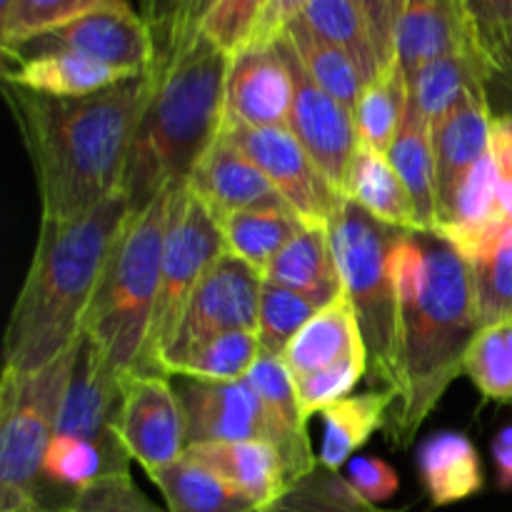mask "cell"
Wrapping results in <instances>:
<instances>
[{
  "label": "cell",
  "mask_w": 512,
  "mask_h": 512,
  "mask_svg": "<svg viewBox=\"0 0 512 512\" xmlns=\"http://www.w3.org/2000/svg\"><path fill=\"white\" fill-rule=\"evenodd\" d=\"M83 340V335H80ZM80 340L30 373L3 370L0 378V512L48 508L43 460L58 435L60 410Z\"/></svg>",
  "instance_id": "52a82bcc"
},
{
  "label": "cell",
  "mask_w": 512,
  "mask_h": 512,
  "mask_svg": "<svg viewBox=\"0 0 512 512\" xmlns=\"http://www.w3.org/2000/svg\"><path fill=\"white\" fill-rule=\"evenodd\" d=\"M178 393L183 403L188 445L268 440L263 408L248 380H185Z\"/></svg>",
  "instance_id": "e0dca14e"
},
{
  "label": "cell",
  "mask_w": 512,
  "mask_h": 512,
  "mask_svg": "<svg viewBox=\"0 0 512 512\" xmlns=\"http://www.w3.org/2000/svg\"><path fill=\"white\" fill-rule=\"evenodd\" d=\"M218 225L225 240V250L258 270L260 275L273 263L275 255L288 248L305 228L303 220L280 195L253 205V208L238 210L220 220Z\"/></svg>",
  "instance_id": "484cf974"
},
{
  "label": "cell",
  "mask_w": 512,
  "mask_h": 512,
  "mask_svg": "<svg viewBox=\"0 0 512 512\" xmlns=\"http://www.w3.org/2000/svg\"><path fill=\"white\" fill-rule=\"evenodd\" d=\"M470 48L485 78L512 70V0H463Z\"/></svg>",
  "instance_id": "74e56055"
},
{
  "label": "cell",
  "mask_w": 512,
  "mask_h": 512,
  "mask_svg": "<svg viewBox=\"0 0 512 512\" xmlns=\"http://www.w3.org/2000/svg\"><path fill=\"white\" fill-rule=\"evenodd\" d=\"M395 390L375 388L365 393H353L323 410V445L318 463L323 468L340 473V468L353 460V455L385 428L393 410Z\"/></svg>",
  "instance_id": "4316f807"
},
{
  "label": "cell",
  "mask_w": 512,
  "mask_h": 512,
  "mask_svg": "<svg viewBox=\"0 0 512 512\" xmlns=\"http://www.w3.org/2000/svg\"><path fill=\"white\" fill-rule=\"evenodd\" d=\"M458 53L475 58L465 28L463 0H400L395 58L405 78L433 60Z\"/></svg>",
  "instance_id": "d6986e66"
},
{
  "label": "cell",
  "mask_w": 512,
  "mask_h": 512,
  "mask_svg": "<svg viewBox=\"0 0 512 512\" xmlns=\"http://www.w3.org/2000/svg\"><path fill=\"white\" fill-rule=\"evenodd\" d=\"M195 5H198V0H180V18H178V30H175L173 45H170L168 55H163V58H160L158 63H163V60H168V58H173V55H178L180 50L188 48V45L193 43V40L200 35V33H195V28H193Z\"/></svg>",
  "instance_id": "f5cc1de1"
},
{
  "label": "cell",
  "mask_w": 512,
  "mask_h": 512,
  "mask_svg": "<svg viewBox=\"0 0 512 512\" xmlns=\"http://www.w3.org/2000/svg\"><path fill=\"white\" fill-rule=\"evenodd\" d=\"M38 50H73V53L88 55L98 63L125 70L130 75L150 73L160 55L153 28L140 15V10L133 8L130 0L93 10L63 28L40 35L33 43L3 55V58L38 53Z\"/></svg>",
  "instance_id": "7c38bea8"
},
{
  "label": "cell",
  "mask_w": 512,
  "mask_h": 512,
  "mask_svg": "<svg viewBox=\"0 0 512 512\" xmlns=\"http://www.w3.org/2000/svg\"><path fill=\"white\" fill-rule=\"evenodd\" d=\"M483 68L473 55H445L423 65L408 78L410 103L420 110L430 125L438 123L448 110H453L460 100L473 90L485 88Z\"/></svg>",
  "instance_id": "1f68e13d"
},
{
  "label": "cell",
  "mask_w": 512,
  "mask_h": 512,
  "mask_svg": "<svg viewBox=\"0 0 512 512\" xmlns=\"http://www.w3.org/2000/svg\"><path fill=\"white\" fill-rule=\"evenodd\" d=\"M490 155L498 173L500 205H503L505 218L512 223V113H500L493 118Z\"/></svg>",
  "instance_id": "7dc6e473"
},
{
  "label": "cell",
  "mask_w": 512,
  "mask_h": 512,
  "mask_svg": "<svg viewBox=\"0 0 512 512\" xmlns=\"http://www.w3.org/2000/svg\"><path fill=\"white\" fill-rule=\"evenodd\" d=\"M493 118V105H490L488 85H485L465 95L438 123L430 125L435 183H438V220L450 208L475 165L490 155Z\"/></svg>",
  "instance_id": "2e32d148"
},
{
  "label": "cell",
  "mask_w": 512,
  "mask_h": 512,
  "mask_svg": "<svg viewBox=\"0 0 512 512\" xmlns=\"http://www.w3.org/2000/svg\"><path fill=\"white\" fill-rule=\"evenodd\" d=\"M390 270L400 303V385L385 433L395 448H410L465 373V353L483 325L470 265L438 235L400 233Z\"/></svg>",
  "instance_id": "7a4b0ae2"
},
{
  "label": "cell",
  "mask_w": 512,
  "mask_h": 512,
  "mask_svg": "<svg viewBox=\"0 0 512 512\" xmlns=\"http://www.w3.org/2000/svg\"><path fill=\"white\" fill-rule=\"evenodd\" d=\"M260 338L255 330H233L205 340L190 350L180 363L170 368V378L208 380V383H230L245 380L258 363Z\"/></svg>",
  "instance_id": "d590c367"
},
{
  "label": "cell",
  "mask_w": 512,
  "mask_h": 512,
  "mask_svg": "<svg viewBox=\"0 0 512 512\" xmlns=\"http://www.w3.org/2000/svg\"><path fill=\"white\" fill-rule=\"evenodd\" d=\"M473 273L480 325L512 320V223L505 220L483 248L465 260Z\"/></svg>",
  "instance_id": "e575fe53"
},
{
  "label": "cell",
  "mask_w": 512,
  "mask_h": 512,
  "mask_svg": "<svg viewBox=\"0 0 512 512\" xmlns=\"http://www.w3.org/2000/svg\"><path fill=\"white\" fill-rule=\"evenodd\" d=\"M130 213L120 188L75 223H40L33 260L5 330L3 370H38L80 340L105 265Z\"/></svg>",
  "instance_id": "3957f363"
},
{
  "label": "cell",
  "mask_w": 512,
  "mask_h": 512,
  "mask_svg": "<svg viewBox=\"0 0 512 512\" xmlns=\"http://www.w3.org/2000/svg\"><path fill=\"white\" fill-rule=\"evenodd\" d=\"M263 280L318 300L320 305L338 298L343 293V278L328 228H303L288 248L275 255Z\"/></svg>",
  "instance_id": "83f0119b"
},
{
  "label": "cell",
  "mask_w": 512,
  "mask_h": 512,
  "mask_svg": "<svg viewBox=\"0 0 512 512\" xmlns=\"http://www.w3.org/2000/svg\"><path fill=\"white\" fill-rule=\"evenodd\" d=\"M285 60L290 65L295 83L293 110L288 118V130L298 138L305 153L313 158L320 173L330 180L335 190L345 198L348 190L350 170H353L355 155L360 150V133L355 115L343 103L325 93L300 65L298 55L293 53L285 38L278 40Z\"/></svg>",
  "instance_id": "4fadbf2b"
},
{
  "label": "cell",
  "mask_w": 512,
  "mask_h": 512,
  "mask_svg": "<svg viewBox=\"0 0 512 512\" xmlns=\"http://www.w3.org/2000/svg\"><path fill=\"white\" fill-rule=\"evenodd\" d=\"M493 463L498 475V488L510 493L512 490V425H505L493 440Z\"/></svg>",
  "instance_id": "816d5d0a"
},
{
  "label": "cell",
  "mask_w": 512,
  "mask_h": 512,
  "mask_svg": "<svg viewBox=\"0 0 512 512\" xmlns=\"http://www.w3.org/2000/svg\"><path fill=\"white\" fill-rule=\"evenodd\" d=\"M175 190L128 215L85 318L83 333L120 375L145 368Z\"/></svg>",
  "instance_id": "5b68a950"
},
{
  "label": "cell",
  "mask_w": 512,
  "mask_h": 512,
  "mask_svg": "<svg viewBox=\"0 0 512 512\" xmlns=\"http://www.w3.org/2000/svg\"><path fill=\"white\" fill-rule=\"evenodd\" d=\"M108 475L120 473H115L103 450L95 448L88 440L73 438V435H55L45 450L43 483L65 490L68 495L78 493Z\"/></svg>",
  "instance_id": "ab89813d"
},
{
  "label": "cell",
  "mask_w": 512,
  "mask_h": 512,
  "mask_svg": "<svg viewBox=\"0 0 512 512\" xmlns=\"http://www.w3.org/2000/svg\"><path fill=\"white\" fill-rule=\"evenodd\" d=\"M155 488L163 493L168 512H250L255 505L205 465L188 455L168 468L150 475Z\"/></svg>",
  "instance_id": "f546056e"
},
{
  "label": "cell",
  "mask_w": 512,
  "mask_h": 512,
  "mask_svg": "<svg viewBox=\"0 0 512 512\" xmlns=\"http://www.w3.org/2000/svg\"><path fill=\"white\" fill-rule=\"evenodd\" d=\"M345 198L353 200L370 218L388 228L403 230V233H425L403 178L393 168L388 155L378 153L370 145L360 143Z\"/></svg>",
  "instance_id": "d4e9b609"
},
{
  "label": "cell",
  "mask_w": 512,
  "mask_h": 512,
  "mask_svg": "<svg viewBox=\"0 0 512 512\" xmlns=\"http://www.w3.org/2000/svg\"><path fill=\"white\" fill-rule=\"evenodd\" d=\"M53 512H168L155 505L138 485L133 483L130 473L108 475L95 480L88 488L70 495L60 508Z\"/></svg>",
  "instance_id": "7bdbcfd3"
},
{
  "label": "cell",
  "mask_w": 512,
  "mask_h": 512,
  "mask_svg": "<svg viewBox=\"0 0 512 512\" xmlns=\"http://www.w3.org/2000/svg\"><path fill=\"white\" fill-rule=\"evenodd\" d=\"M365 370H368V358H353L335 365V368L320 370V373L308 375V378L295 380V395H298L303 418L310 420L315 413H323L333 403L353 395L355 385L363 380Z\"/></svg>",
  "instance_id": "ee69618b"
},
{
  "label": "cell",
  "mask_w": 512,
  "mask_h": 512,
  "mask_svg": "<svg viewBox=\"0 0 512 512\" xmlns=\"http://www.w3.org/2000/svg\"><path fill=\"white\" fill-rule=\"evenodd\" d=\"M233 55L203 33L173 58L155 63V90L135 130L123 193L130 210L183 188L225 123Z\"/></svg>",
  "instance_id": "277c9868"
},
{
  "label": "cell",
  "mask_w": 512,
  "mask_h": 512,
  "mask_svg": "<svg viewBox=\"0 0 512 512\" xmlns=\"http://www.w3.org/2000/svg\"><path fill=\"white\" fill-rule=\"evenodd\" d=\"M418 473L433 508L458 505L485 488L478 448L460 430H438L420 443Z\"/></svg>",
  "instance_id": "cb8c5ba5"
},
{
  "label": "cell",
  "mask_w": 512,
  "mask_h": 512,
  "mask_svg": "<svg viewBox=\"0 0 512 512\" xmlns=\"http://www.w3.org/2000/svg\"><path fill=\"white\" fill-rule=\"evenodd\" d=\"M250 512H273V510H260V508H255V510H250Z\"/></svg>",
  "instance_id": "6f0895ef"
},
{
  "label": "cell",
  "mask_w": 512,
  "mask_h": 512,
  "mask_svg": "<svg viewBox=\"0 0 512 512\" xmlns=\"http://www.w3.org/2000/svg\"><path fill=\"white\" fill-rule=\"evenodd\" d=\"M388 158L410 190L425 233L438 235V183H435L433 130L413 103L388 150Z\"/></svg>",
  "instance_id": "f1b7e54d"
},
{
  "label": "cell",
  "mask_w": 512,
  "mask_h": 512,
  "mask_svg": "<svg viewBox=\"0 0 512 512\" xmlns=\"http://www.w3.org/2000/svg\"><path fill=\"white\" fill-rule=\"evenodd\" d=\"M5 5H8V0H0V8H5Z\"/></svg>",
  "instance_id": "680465c9"
},
{
  "label": "cell",
  "mask_w": 512,
  "mask_h": 512,
  "mask_svg": "<svg viewBox=\"0 0 512 512\" xmlns=\"http://www.w3.org/2000/svg\"><path fill=\"white\" fill-rule=\"evenodd\" d=\"M488 93L490 95H500V100L505 103V113H512V70H508V73L498 75V78L488 80Z\"/></svg>",
  "instance_id": "db71d44e"
},
{
  "label": "cell",
  "mask_w": 512,
  "mask_h": 512,
  "mask_svg": "<svg viewBox=\"0 0 512 512\" xmlns=\"http://www.w3.org/2000/svg\"><path fill=\"white\" fill-rule=\"evenodd\" d=\"M123 0H8L0 8V48L3 55L15 53L50 30L63 28L93 10Z\"/></svg>",
  "instance_id": "8d00e7d4"
},
{
  "label": "cell",
  "mask_w": 512,
  "mask_h": 512,
  "mask_svg": "<svg viewBox=\"0 0 512 512\" xmlns=\"http://www.w3.org/2000/svg\"><path fill=\"white\" fill-rule=\"evenodd\" d=\"M465 375L483 398L512 403V355L500 323L478 330L465 353Z\"/></svg>",
  "instance_id": "b9f144b4"
},
{
  "label": "cell",
  "mask_w": 512,
  "mask_h": 512,
  "mask_svg": "<svg viewBox=\"0 0 512 512\" xmlns=\"http://www.w3.org/2000/svg\"><path fill=\"white\" fill-rule=\"evenodd\" d=\"M353 358H368V348L345 290L308 320L283 353L293 383Z\"/></svg>",
  "instance_id": "603a6c76"
},
{
  "label": "cell",
  "mask_w": 512,
  "mask_h": 512,
  "mask_svg": "<svg viewBox=\"0 0 512 512\" xmlns=\"http://www.w3.org/2000/svg\"><path fill=\"white\" fill-rule=\"evenodd\" d=\"M323 305L313 298L295 293V290L280 288V285L265 283L260 288V308H258V338L260 348L268 355L283 358L290 340L308 325Z\"/></svg>",
  "instance_id": "f35d334b"
},
{
  "label": "cell",
  "mask_w": 512,
  "mask_h": 512,
  "mask_svg": "<svg viewBox=\"0 0 512 512\" xmlns=\"http://www.w3.org/2000/svg\"><path fill=\"white\" fill-rule=\"evenodd\" d=\"M268 3L270 0H218L200 25V33L225 53H240Z\"/></svg>",
  "instance_id": "f6af8a7d"
},
{
  "label": "cell",
  "mask_w": 512,
  "mask_h": 512,
  "mask_svg": "<svg viewBox=\"0 0 512 512\" xmlns=\"http://www.w3.org/2000/svg\"><path fill=\"white\" fill-rule=\"evenodd\" d=\"M345 295L353 303L368 348V368L383 388L400 385V303L390 255L403 230L370 218L345 198L328 225Z\"/></svg>",
  "instance_id": "8992f818"
},
{
  "label": "cell",
  "mask_w": 512,
  "mask_h": 512,
  "mask_svg": "<svg viewBox=\"0 0 512 512\" xmlns=\"http://www.w3.org/2000/svg\"><path fill=\"white\" fill-rule=\"evenodd\" d=\"M120 400H123V375L83 333L60 410L58 435L88 440L103 450L115 473H130V458L115 435Z\"/></svg>",
  "instance_id": "5bb4252c"
},
{
  "label": "cell",
  "mask_w": 512,
  "mask_h": 512,
  "mask_svg": "<svg viewBox=\"0 0 512 512\" xmlns=\"http://www.w3.org/2000/svg\"><path fill=\"white\" fill-rule=\"evenodd\" d=\"M273 512H398L385 510L380 505L360 498L348 480L333 470L318 468L293 485L278 503L270 508Z\"/></svg>",
  "instance_id": "60d3db41"
},
{
  "label": "cell",
  "mask_w": 512,
  "mask_h": 512,
  "mask_svg": "<svg viewBox=\"0 0 512 512\" xmlns=\"http://www.w3.org/2000/svg\"><path fill=\"white\" fill-rule=\"evenodd\" d=\"M115 435L130 460L150 475L180 460L188 448L180 393L165 373L123 375V400Z\"/></svg>",
  "instance_id": "8fae6325"
},
{
  "label": "cell",
  "mask_w": 512,
  "mask_h": 512,
  "mask_svg": "<svg viewBox=\"0 0 512 512\" xmlns=\"http://www.w3.org/2000/svg\"><path fill=\"white\" fill-rule=\"evenodd\" d=\"M225 253L228 250L218 220L190 193L188 185L175 190L160 268V293L145 353V373H160V360L173 343L190 298L215 260Z\"/></svg>",
  "instance_id": "ba28073f"
},
{
  "label": "cell",
  "mask_w": 512,
  "mask_h": 512,
  "mask_svg": "<svg viewBox=\"0 0 512 512\" xmlns=\"http://www.w3.org/2000/svg\"><path fill=\"white\" fill-rule=\"evenodd\" d=\"M140 8V15L153 28L155 40H158V60L168 55L170 45H173L175 30H178L180 18V0H135Z\"/></svg>",
  "instance_id": "f907efd6"
},
{
  "label": "cell",
  "mask_w": 512,
  "mask_h": 512,
  "mask_svg": "<svg viewBox=\"0 0 512 512\" xmlns=\"http://www.w3.org/2000/svg\"><path fill=\"white\" fill-rule=\"evenodd\" d=\"M245 380L253 385L260 408H263L268 443L278 448L280 458L288 468L290 485H295L305 475L313 473L320 463L310 448L308 428H305L308 420L300 413L293 378H290L283 358L260 353L258 363L253 365Z\"/></svg>",
  "instance_id": "ac0fdd59"
},
{
  "label": "cell",
  "mask_w": 512,
  "mask_h": 512,
  "mask_svg": "<svg viewBox=\"0 0 512 512\" xmlns=\"http://www.w3.org/2000/svg\"><path fill=\"white\" fill-rule=\"evenodd\" d=\"M188 190L208 208L215 220H225L238 210L253 208L270 198H278L263 170L233 143L220 135L205 158L195 165Z\"/></svg>",
  "instance_id": "7402d4cb"
},
{
  "label": "cell",
  "mask_w": 512,
  "mask_h": 512,
  "mask_svg": "<svg viewBox=\"0 0 512 512\" xmlns=\"http://www.w3.org/2000/svg\"><path fill=\"white\" fill-rule=\"evenodd\" d=\"M310 0H270L265 5L263 15L255 23L253 33H250V40L245 45H273L278 43L285 35L290 23L303 15V10L308 8Z\"/></svg>",
  "instance_id": "681fc988"
},
{
  "label": "cell",
  "mask_w": 512,
  "mask_h": 512,
  "mask_svg": "<svg viewBox=\"0 0 512 512\" xmlns=\"http://www.w3.org/2000/svg\"><path fill=\"white\" fill-rule=\"evenodd\" d=\"M135 78L73 50H38L5 58L3 80L13 88L50 98H85Z\"/></svg>",
  "instance_id": "ffe728a7"
},
{
  "label": "cell",
  "mask_w": 512,
  "mask_h": 512,
  "mask_svg": "<svg viewBox=\"0 0 512 512\" xmlns=\"http://www.w3.org/2000/svg\"><path fill=\"white\" fill-rule=\"evenodd\" d=\"M283 38L285 43L293 48V53L298 55L305 73H308L325 93L333 95L338 103H343L345 108L355 115L360 93H363L365 88V80L363 75H360L358 65L348 58V53H343V50L335 48L333 43H328V40H323L320 35H315L313 30L305 23H300V20L288 25Z\"/></svg>",
  "instance_id": "d6a6232c"
},
{
  "label": "cell",
  "mask_w": 512,
  "mask_h": 512,
  "mask_svg": "<svg viewBox=\"0 0 512 512\" xmlns=\"http://www.w3.org/2000/svg\"><path fill=\"white\" fill-rule=\"evenodd\" d=\"M260 288L263 275L258 270L230 253L220 255L190 298L173 343L160 360V373L168 375L190 350L215 335L233 330L258 333Z\"/></svg>",
  "instance_id": "30bf717a"
},
{
  "label": "cell",
  "mask_w": 512,
  "mask_h": 512,
  "mask_svg": "<svg viewBox=\"0 0 512 512\" xmlns=\"http://www.w3.org/2000/svg\"><path fill=\"white\" fill-rule=\"evenodd\" d=\"M155 80L153 68L85 98H50L5 85L33 163L40 223H75L123 188L135 130Z\"/></svg>",
  "instance_id": "6da1fadb"
},
{
  "label": "cell",
  "mask_w": 512,
  "mask_h": 512,
  "mask_svg": "<svg viewBox=\"0 0 512 512\" xmlns=\"http://www.w3.org/2000/svg\"><path fill=\"white\" fill-rule=\"evenodd\" d=\"M220 135L263 170L275 193L295 210L305 228H328L345 198L288 128H253L225 118Z\"/></svg>",
  "instance_id": "9c48e42d"
},
{
  "label": "cell",
  "mask_w": 512,
  "mask_h": 512,
  "mask_svg": "<svg viewBox=\"0 0 512 512\" xmlns=\"http://www.w3.org/2000/svg\"><path fill=\"white\" fill-rule=\"evenodd\" d=\"M215 3H218V0H198V5H195V15H193L195 33H200V25H203V20L208 18L210 10L215 8Z\"/></svg>",
  "instance_id": "11a10c76"
},
{
  "label": "cell",
  "mask_w": 512,
  "mask_h": 512,
  "mask_svg": "<svg viewBox=\"0 0 512 512\" xmlns=\"http://www.w3.org/2000/svg\"><path fill=\"white\" fill-rule=\"evenodd\" d=\"M295 83L278 43L245 45L233 55L225 118L253 128H288Z\"/></svg>",
  "instance_id": "9a60e30c"
},
{
  "label": "cell",
  "mask_w": 512,
  "mask_h": 512,
  "mask_svg": "<svg viewBox=\"0 0 512 512\" xmlns=\"http://www.w3.org/2000/svg\"><path fill=\"white\" fill-rule=\"evenodd\" d=\"M410 93L408 78H405L400 63L385 65L370 83H365L360 93L358 110H355V123H358L360 140L378 153L388 155L405 113H408Z\"/></svg>",
  "instance_id": "836d02e7"
},
{
  "label": "cell",
  "mask_w": 512,
  "mask_h": 512,
  "mask_svg": "<svg viewBox=\"0 0 512 512\" xmlns=\"http://www.w3.org/2000/svg\"><path fill=\"white\" fill-rule=\"evenodd\" d=\"M373 30L375 45H378L380 60L385 65L395 63V28H398L400 0H355Z\"/></svg>",
  "instance_id": "c3c4849f"
},
{
  "label": "cell",
  "mask_w": 512,
  "mask_h": 512,
  "mask_svg": "<svg viewBox=\"0 0 512 512\" xmlns=\"http://www.w3.org/2000/svg\"><path fill=\"white\" fill-rule=\"evenodd\" d=\"M10 512H50V510L43 508V505H35V508H20V510H10Z\"/></svg>",
  "instance_id": "9f6ffc18"
},
{
  "label": "cell",
  "mask_w": 512,
  "mask_h": 512,
  "mask_svg": "<svg viewBox=\"0 0 512 512\" xmlns=\"http://www.w3.org/2000/svg\"><path fill=\"white\" fill-rule=\"evenodd\" d=\"M345 480L360 498L373 505L388 503L400 488L398 473L385 460L373 458V455H360V458L350 460Z\"/></svg>",
  "instance_id": "bcb514c9"
},
{
  "label": "cell",
  "mask_w": 512,
  "mask_h": 512,
  "mask_svg": "<svg viewBox=\"0 0 512 512\" xmlns=\"http://www.w3.org/2000/svg\"><path fill=\"white\" fill-rule=\"evenodd\" d=\"M298 20L308 25L315 35L348 53V58L358 65L365 83H370L383 70L373 30L355 0H310Z\"/></svg>",
  "instance_id": "4dcf8cb0"
},
{
  "label": "cell",
  "mask_w": 512,
  "mask_h": 512,
  "mask_svg": "<svg viewBox=\"0 0 512 512\" xmlns=\"http://www.w3.org/2000/svg\"><path fill=\"white\" fill-rule=\"evenodd\" d=\"M185 455L228 480L260 510H270L293 488L278 448L268 440L188 445Z\"/></svg>",
  "instance_id": "44dd1931"
}]
</instances>
